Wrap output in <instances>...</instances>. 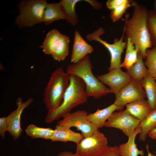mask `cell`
<instances>
[{
    "label": "cell",
    "mask_w": 156,
    "mask_h": 156,
    "mask_svg": "<svg viewBox=\"0 0 156 156\" xmlns=\"http://www.w3.org/2000/svg\"><path fill=\"white\" fill-rule=\"evenodd\" d=\"M134 9L130 18L125 16L123 29L127 40L129 39L143 58L146 56L147 50L153 47L147 25L148 10L146 7L134 1Z\"/></svg>",
    "instance_id": "cell-1"
},
{
    "label": "cell",
    "mask_w": 156,
    "mask_h": 156,
    "mask_svg": "<svg viewBox=\"0 0 156 156\" xmlns=\"http://www.w3.org/2000/svg\"><path fill=\"white\" fill-rule=\"evenodd\" d=\"M88 97L86 92V85L78 77L70 75L69 85L64 95L61 105L55 110L48 112L44 121L51 123L70 112L75 107L85 103Z\"/></svg>",
    "instance_id": "cell-2"
},
{
    "label": "cell",
    "mask_w": 156,
    "mask_h": 156,
    "mask_svg": "<svg viewBox=\"0 0 156 156\" xmlns=\"http://www.w3.org/2000/svg\"><path fill=\"white\" fill-rule=\"evenodd\" d=\"M92 66L89 55L78 62L69 64L66 72L70 75H76L81 78L86 85L87 96L96 99L112 93L109 88L99 81L93 74Z\"/></svg>",
    "instance_id": "cell-3"
},
{
    "label": "cell",
    "mask_w": 156,
    "mask_h": 156,
    "mask_svg": "<svg viewBox=\"0 0 156 156\" xmlns=\"http://www.w3.org/2000/svg\"><path fill=\"white\" fill-rule=\"evenodd\" d=\"M70 75L62 67L54 70L44 89L43 101L48 112L58 108L69 85Z\"/></svg>",
    "instance_id": "cell-4"
},
{
    "label": "cell",
    "mask_w": 156,
    "mask_h": 156,
    "mask_svg": "<svg viewBox=\"0 0 156 156\" xmlns=\"http://www.w3.org/2000/svg\"><path fill=\"white\" fill-rule=\"evenodd\" d=\"M48 4L44 0H23L20 2L18 7L19 15L16 24L20 28L31 27L43 22L44 14Z\"/></svg>",
    "instance_id": "cell-5"
},
{
    "label": "cell",
    "mask_w": 156,
    "mask_h": 156,
    "mask_svg": "<svg viewBox=\"0 0 156 156\" xmlns=\"http://www.w3.org/2000/svg\"><path fill=\"white\" fill-rule=\"evenodd\" d=\"M105 33L104 29L101 27L93 32L87 34L86 38L89 41H96L99 42L108 50L110 56L109 71L114 69H120L121 55L127 45V42L123 41L125 37L124 32L123 31L119 39L115 38L112 44L109 43L101 38L100 36Z\"/></svg>",
    "instance_id": "cell-6"
},
{
    "label": "cell",
    "mask_w": 156,
    "mask_h": 156,
    "mask_svg": "<svg viewBox=\"0 0 156 156\" xmlns=\"http://www.w3.org/2000/svg\"><path fill=\"white\" fill-rule=\"evenodd\" d=\"M108 140L99 129L90 136L84 137L77 144L78 156H97L108 146Z\"/></svg>",
    "instance_id": "cell-7"
},
{
    "label": "cell",
    "mask_w": 156,
    "mask_h": 156,
    "mask_svg": "<svg viewBox=\"0 0 156 156\" xmlns=\"http://www.w3.org/2000/svg\"><path fill=\"white\" fill-rule=\"evenodd\" d=\"M88 113L85 110H79L68 113L58 121V124L69 127H75L80 131L84 137L92 135L98 129L92 123L88 120Z\"/></svg>",
    "instance_id": "cell-8"
},
{
    "label": "cell",
    "mask_w": 156,
    "mask_h": 156,
    "mask_svg": "<svg viewBox=\"0 0 156 156\" xmlns=\"http://www.w3.org/2000/svg\"><path fill=\"white\" fill-rule=\"evenodd\" d=\"M140 121L125 110L114 112L106 122L105 127L120 130L129 137L139 126Z\"/></svg>",
    "instance_id": "cell-9"
},
{
    "label": "cell",
    "mask_w": 156,
    "mask_h": 156,
    "mask_svg": "<svg viewBox=\"0 0 156 156\" xmlns=\"http://www.w3.org/2000/svg\"><path fill=\"white\" fill-rule=\"evenodd\" d=\"M115 105L124 106L127 104L146 97L142 83L132 79L115 94Z\"/></svg>",
    "instance_id": "cell-10"
},
{
    "label": "cell",
    "mask_w": 156,
    "mask_h": 156,
    "mask_svg": "<svg viewBox=\"0 0 156 156\" xmlns=\"http://www.w3.org/2000/svg\"><path fill=\"white\" fill-rule=\"evenodd\" d=\"M33 101L32 98H29L24 102L22 98H18L16 102L17 108L6 117L7 131L14 141L19 138L22 132L21 126V114L24 109L28 107Z\"/></svg>",
    "instance_id": "cell-11"
},
{
    "label": "cell",
    "mask_w": 156,
    "mask_h": 156,
    "mask_svg": "<svg viewBox=\"0 0 156 156\" xmlns=\"http://www.w3.org/2000/svg\"><path fill=\"white\" fill-rule=\"evenodd\" d=\"M96 77L101 82L107 86L112 93L115 94L132 80L126 72L121 69L112 70Z\"/></svg>",
    "instance_id": "cell-12"
},
{
    "label": "cell",
    "mask_w": 156,
    "mask_h": 156,
    "mask_svg": "<svg viewBox=\"0 0 156 156\" xmlns=\"http://www.w3.org/2000/svg\"><path fill=\"white\" fill-rule=\"evenodd\" d=\"M93 51V47L86 42L78 31L76 30L70 58L71 63L78 62Z\"/></svg>",
    "instance_id": "cell-13"
},
{
    "label": "cell",
    "mask_w": 156,
    "mask_h": 156,
    "mask_svg": "<svg viewBox=\"0 0 156 156\" xmlns=\"http://www.w3.org/2000/svg\"><path fill=\"white\" fill-rule=\"evenodd\" d=\"M70 128L57 124L51 139V141L64 142H72L76 145L78 144L84 138L83 136L81 133L73 131Z\"/></svg>",
    "instance_id": "cell-14"
},
{
    "label": "cell",
    "mask_w": 156,
    "mask_h": 156,
    "mask_svg": "<svg viewBox=\"0 0 156 156\" xmlns=\"http://www.w3.org/2000/svg\"><path fill=\"white\" fill-rule=\"evenodd\" d=\"M124 106L116 105L114 103L103 109H98L93 113L88 114V121L94 124L99 129L105 126L107 120L116 110H122Z\"/></svg>",
    "instance_id": "cell-15"
},
{
    "label": "cell",
    "mask_w": 156,
    "mask_h": 156,
    "mask_svg": "<svg viewBox=\"0 0 156 156\" xmlns=\"http://www.w3.org/2000/svg\"><path fill=\"white\" fill-rule=\"evenodd\" d=\"M141 129L139 126L133 133L128 137V141L119 146L121 156H144L143 148L139 150L135 143V138L138 134L141 132Z\"/></svg>",
    "instance_id": "cell-16"
},
{
    "label": "cell",
    "mask_w": 156,
    "mask_h": 156,
    "mask_svg": "<svg viewBox=\"0 0 156 156\" xmlns=\"http://www.w3.org/2000/svg\"><path fill=\"white\" fill-rule=\"evenodd\" d=\"M125 110L140 122L143 120L151 110L147 101L140 99L125 105Z\"/></svg>",
    "instance_id": "cell-17"
},
{
    "label": "cell",
    "mask_w": 156,
    "mask_h": 156,
    "mask_svg": "<svg viewBox=\"0 0 156 156\" xmlns=\"http://www.w3.org/2000/svg\"><path fill=\"white\" fill-rule=\"evenodd\" d=\"M65 19V15L59 2L48 3L44 10L43 22L48 25L54 21Z\"/></svg>",
    "instance_id": "cell-18"
},
{
    "label": "cell",
    "mask_w": 156,
    "mask_h": 156,
    "mask_svg": "<svg viewBox=\"0 0 156 156\" xmlns=\"http://www.w3.org/2000/svg\"><path fill=\"white\" fill-rule=\"evenodd\" d=\"M142 84L145 92L151 111L156 109V81L149 75L144 77Z\"/></svg>",
    "instance_id": "cell-19"
},
{
    "label": "cell",
    "mask_w": 156,
    "mask_h": 156,
    "mask_svg": "<svg viewBox=\"0 0 156 156\" xmlns=\"http://www.w3.org/2000/svg\"><path fill=\"white\" fill-rule=\"evenodd\" d=\"M143 59L141 53L138 52L137 62L126 72L132 79L141 83L143 79L148 75Z\"/></svg>",
    "instance_id": "cell-20"
},
{
    "label": "cell",
    "mask_w": 156,
    "mask_h": 156,
    "mask_svg": "<svg viewBox=\"0 0 156 156\" xmlns=\"http://www.w3.org/2000/svg\"><path fill=\"white\" fill-rule=\"evenodd\" d=\"M61 34L56 29H53L47 34L40 46L45 54L52 55L59 43Z\"/></svg>",
    "instance_id": "cell-21"
},
{
    "label": "cell",
    "mask_w": 156,
    "mask_h": 156,
    "mask_svg": "<svg viewBox=\"0 0 156 156\" xmlns=\"http://www.w3.org/2000/svg\"><path fill=\"white\" fill-rule=\"evenodd\" d=\"M80 0H62L59 2L63 11L66 20L71 25H74L79 22L75 12V7Z\"/></svg>",
    "instance_id": "cell-22"
},
{
    "label": "cell",
    "mask_w": 156,
    "mask_h": 156,
    "mask_svg": "<svg viewBox=\"0 0 156 156\" xmlns=\"http://www.w3.org/2000/svg\"><path fill=\"white\" fill-rule=\"evenodd\" d=\"M139 126L141 130L139 134V140L144 142L148 133L156 128V109L151 111L146 118L140 122Z\"/></svg>",
    "instance_id": "cell-23"
},
{
    "label": "cell",
    "mask_w": 156,
    "mask_h": 156,
    "mask_svg": "<svg viewBox=\"0 0 156 156\" xmlns=\"http://www.w3.org/2000/svg\"><path fill=\"white\" fill-rule=\"evenodd\" d=\"M54 130L50 128H42L33 124L28 125L25 129L26 135L32 139L41 138L51 140Z\"/></svg>",
    "instance_id": "cell-24"
},
{
    "label": "cell",
    "mask_w": 156,
    "mask_h": 156,
    "mask_svg": "<svg viewBox=\"0 0 156 156\" xmlns=\"http://www.w3.org/2000/svg\"><path fill=\"white\" fill-rule=\"evenodd\" d=\"M125 55L120 67L128 70L138 60V51L129 39H127Z\"/></svg>",
    "instance_id": "cell-25"
},
{
    "label": "cell",
    "mask_w": 156,
    "mask_h": 156,
    "mask_svg": "<svg viewBox=\"0 0 156 156\" xmlns=\"http://www.w3.org/2000/svg\"><path fill=\"white\" fill-rule=\"evenodd\" d=\"M69 38L62 34L59 43L52 57L54 60L60 62L65 60L69 54Z\"/></svg>",
    "instance_id": "cell-26"
},
{
    "label": "cell",
    "mask_w": 156,
    "mask_h": 156,
    "mask_svg": "<svg viewBox=\"0 0 156 156\" xmlns=\"http://www.w3.org/2000/svg\"><path fill=\"white\" fill-rule=\"evenodd\" d=\"M144 64L147 67L148 75L156 81V47L147 50Z\"/></svg>",
    "instance_id": "cell-27"
},
{
    "label": "cell",
    "mask_w": 156,
    "mask_h": 156,
    "mask_svg": "<svg viewBox=\"0 0 156 156\" xmlns=\"http://www.w3.org/2000/svg\"><path fill=\"white\" fill-rule=\"evenodd\" d=\"M147 25L153 47H156V10H148Z\"/></svg>",
    "instance_id": "cell-28"
},
{
    "label": "cell",
    "mask_w": 156,
    "mask_h": 156,
    "mask_svg": "<svg viewBox=\"0 0 156 156\" xmlns=\"http://www.w3.org/2000/svg\"><path fill=\"white\" fill-rule=\"evenodd\" d=\"M134 1L132 0H126L125 2L112 10L110 16L112 21L115 22L121 18L127 10L133 6Z\"/></svg>",
    "instance_id": "cell-29"
},
{
    "label": "cell",
    "mask_w": 156,
    "mask_h": 156,
    "mask_svg": "<svg viewBox=\"0 0 156 156\" xmlns=\"http://www.w3.org/2000/svg\"><path fill=\"white\" fill-rule=\"evenodd\" d=\"M97 156H121L119 146L108 145Z\"/></svg>",
    "instance_id": "cell-30"
},
{
    "label": "cell",
    "mask_w": 156,
    "mask_h": 156,
    "mask_svg": "<svg viewBox=\"0 0 156 156\" xmlns=\"http://www.w3.org/2000/svg\"><path fill=\"white\" fill-rule=\"evenodd\" d=\"M7 125L6 117L0 118V135L1 138L4 139L5 138V133L7 131Z\"/></svg>",
    "instance_id": "cell-31"
},
{
    "label": "cell",
    "mask_w": 156,
    "mask_h": 156,
    "mask_svg": "<svg viewBox=\"0 0 156 156\" xmlns=\"http://www.w3.org/2000/svg\"><path fill=\"white\" fill-rule=\"evenodd\" d=\"M126 0H108L106 3L107 8L111 11L123 3Z\"/></svg>",
    "instance_id": "cell-32"
},
{
    "label": "cell",
    "mask_w": 156,
    "mask_h": 156,
    "mask_svg": "<svg viewBox=\"0 0 156 156\" xmlns=\"http://www.w3.org/2000/svg\"><path fill=\"white\" fill-rule=\"evenodd\" d=\"M57 156H78L75 153H73L70 152L63 151L59 153Z\"/></svg>",
    "instance_id": "cell-33"
},
{
    "label": "cell",
    "mask_w": 156,
    "mask_h": 156,
    "mask_svg": "<svg viewBox=\"0 0 156 156\" xmlns=\"http://www.w3.org/2000/svg\"><path fill=\"white\" fill-rule=\"evenodd\" d=\"M147 136L153 140H156V128L149 131L148 133Z\"/></svg>",
    "instance_id": "cell-34"
},
{
    "label": "cell",
    "mask_w": 156,
    "mask_h": 156,
    "mask_svg": "<svg viewBox=\"0 0 156 156\" xmlns=\"http://www.w3.org/2000/svg\"><path fill=\"white\" fill-rule=\"evenodd\" d=\"M146 147L147 152V156H156L155 154H152L149 152V146L148 144L146 145Z\"/></svg>",
    "instance_id": "cell-35"
},
{
    "label": "cell",
    "mask_w": 156,
    "mask_h": 156,
    "mask_svg": "<svg viewBox=\"0 0 156 156\" xmlns=\"http://www.w3.org/2000/svg\"><path fill=\"white\" fill-rule=\"evenodd\" d=\"M154 7L155 10H156V0L154 1Z\"/></svg>",
    "instance_id": "cell-36"
},
{
    "label": "cell",
    "mask_w": 156,
    "mask_h": 156,
    "mask_svg": "<svg viewBox=\"0 0 156 156\" xmlns=\"http://www.w3.org/2000/svg\"><path fill=\"white\" fill-rule=\"evenodd\" d=\"M154 152H155V154L156 155V152H155V151H154Z\"/></svg>",
    "instance_id": "cell-37"
}]
</instances>
